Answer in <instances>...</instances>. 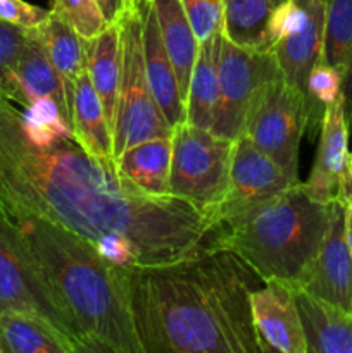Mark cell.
I'll use <instances>...</instances> for the list:
<instances>
[{
    "instance_id": "cell-30",
    "label": "cell",
    "mask_w": 352,
    "mask_h": 353,
    "mask_svg": "<svg viewBox=\"0 0 352 353\" xmlns=\"http://www.w3.org/2000/svg\"><path fill=\"white\" fill-rule=\"evenodd\" d=\"M48 16H50V10L41 9L24 0H0V19L24 28V30H35Z\"/></svg>"
},
{
    "instance_id": "cell-34",
    "label": "cell",
    "mask_w": 352,
    "mask_h": 353,
    "mask_svg": "<svg viewBox=\"0 0 352 353\" xmlns=\"http://www.w3.org/2000/svg\"><path fill=\"white\" fill-rule=\"evenodd\" d=\"M137 2H138V3H147L148 0H137Z\"/></svg>"
},
{
    "instance_id": "cell-17",
    "label": "cell",
    "mask_w": 352,
    "mask_h": 353,
    "mask_svg": "<svg viewBox=\"0 0 352 353\" xmlns=\"http://www.w3.org/2000/svg\"><path fill=\"white\" fill-rule=\"evenodd\" d=\"M69 123L75 140L86 154L114 161L113 130L107 123L102 102L86 74V69L79 74L72 88L69 100Z\"/></svg>"
},
{
    "instance_id": "cell-9",
    "label": "cell",
    "mask_w": 352,
    "mask_h": 353,
    "mask_svg": "<svg viewBox=\"0 0 352 353\" xmlns=\"http://www.w3.org/2000/svg\"><path fill=\"white\" fill-rule=\"evenodd\" d=\"M299 181L240 134L233 140L226 195L217 205V217L228 226Z\"/></svg>"
},
{
    "instance_id": "cell-12",
    "label": "cell",
    "mask_w": 352,
    "mask_h": 353,
    "mask_svg": "<svg viewBox=\"0 0 352 353\" xmlns=\"http://www.w3.org/2000/svg\"><path fill=\"white\" fill-rule=\"evenodd\" d=\"M349 126L344 95L324 109L320 124V143L313 169L304 188L313 199L331 203L338 200L342 178L349 159Z\"/></svg>"
},
{
    "instance_id": "cell-15",
    "label": "cell",
    "mask_w": 352,
    "mask_h": 353,
    "mask_svg": "<svg viewBox=\"0 0 352 353\" xmlns=\"http://www.w3.org/2000/svg\"><path fill=\"white\" fill-rule=\"evenodd\" d=\"M307 353H352V312L295 288Z\"/></svg>"
},
{
    "instance_id": "cell-26",
    "label": "cell",
    "mask_w": 352,
    "mask_h": 353,
    "mask_svg": "<svg viewBox=\"0 0 352 353\" xmlns=\"http://www.w3.org/2000/svg\"><path fill=\"white\" fill-rule=\"evenodd\" d=\"M342 95V74L337 68L321 59L309 72L306 86L307 130L320 128L324 109Z\"/></svg>"
},
{
    "instance_id": "cell-3",
    "label": "cell",
    "mask_w": 352,
    "mask_h": 353,
    "mask_svg": "<svg viewBox=\"0 0 352 353\" xmlns=\"http://www.w3.org/2000/svg\"><path fill=\"white\" fill-rule=\"evenodd\" d=\"M9 223L81 352L141 353L124 268L100 257L90 240L50 221L23 217Z\"/></svg>"
},
{
    "instance_id": "cell-31",
    "label": "cell",
    "mask_w": 352,
    "mask_h": 353,
    "mask_svg": "<svg viewBox=\"0 0 352 353\" xmlns=\"http://www.w3.org/2000/svg\"><path fill=\"white\" fill-rule=\"evenodd\" d=\"M95 2L99 3L100 10H102L106 23L116 24L121 19V16H123L130 0H95Z\"/></svg>"
},
{
    "instance_id": "cell-21",
    "label": "cell",
    "mask_w": 352,
    "mask_h": 353,
    "mask_svg": "<svg viewBox=\"0 0 352 353\" xmlns=\"http://www.w3.org/2000/svg\"><path fill=\"white\" fill-rule=\"evenodd\" d=\"M161 28L162 43L175 68L183 99L186 100L190 78L195 65L199 40L186 17L182 0H150Z\"/></svg>"
},
{
    "instance_id": "cell-18",
    "label": "cell",
    "mask_w": 352,
    "mask_h": 353,
    "mask_svg": "<svg viewBox=\"0 0 352 353\" xmlns=\"http://www.w3.org/2000/svg\"><path fill=\"white\" fill-rule=\"evenodd\" d=\"M221 34L199 43L195 65L185 100L186 123L213 130L219 105V50Z\"/></svg>"
},
{
    "instance_id": "cell-5",
    "label": "cell",
    "mask_w": 352,
    "mask_h": 353,
    "mask_svg": "<svg viewBox=\"0 0 352 353\" xmlns=\"http://www.w3.org/2000/svg\"><path fill=\"white\" fill-rule=\"evenodd\" d=\"M145 3L130 0L119 19L121 78L113 126L114 159L133 145L152 138L171 137L173 126L159 109L145 71L144 28Z\"/></svg>"
},
{
    "instance_id": "cell-11",
    "label": "cell",
    "mask_w": 352,
    "mask_h": 353,
    "mask_svg": "<svg viewBox=\"0 0 352 353\" xmlns=\"http://www.w3.org/2000/svg\"><path fill=\"white\" fill-rule=\"evenodd\" d=\"M295 288L352 312V255L344 234V205L338 200L323 245Z\"/></svg>"
},
{
    "instance_id": "cell-28",
    "label": "cell",
    "mask_w": 352,
    "mask_h": 353,
    "mask_svg": "<svg viewBox=\"0 0 352 353\" xmlns=\"http://www.w3.org/2000/svg\"><path fill=\"white\" fill-rule=\"evenodd\" d=\"M50 10L64 19L83 40H92L107 26L95 0H52Z\"/></svg>"
},
{
    "instance_id": "cell-32",
    "label": "cell",
    "mask_w": 352,
    "mask_h": 353,
    "mask_svg": "<svg viewBox=\"0 0 352 353\" xmlns=\"http://www.w3.org/2000/svg\"><path fill=\"white\" fill-rule=\"evenodd\" d=\"M338 202L345 207H352V154H349L344 178L338 190Z\"/></svg>"
},
{
    "instance_id": "cell-20",
    "label": "cell",
    "mask_w": 352,
    "mask_h": 353,
    "mask_svg": "<svg viewBox=\"0 0 352 353\" xmlns=\"http://www.w3.org/2000/svg\"><path fill=\"white\" fill-rule=\"evenodd\" d=\"M86 74L102 102L107 123L113 130L121 78L119 21L107 24L95 38L86 40Z\"/></svg>"
},
{
    "instance_id": "cell-29",
    "label": "cell",
    "mask_w": 352,
    "mask_h": 353,
    "mask_svg": "<svg viewBox=\"0 0 352 353\" xmlns=\"http://www.w3.org/2000/svg\"><path fill=\"white\" fill-rule=\"evenodd\" d=\"M182 3L199 43L223 31V0H182Z\"/></svg>"
},
{
    "instance_id": "cell-4",
    "label": "cell",
    "mask_w": 352,
    "mask_h": 353,
    "mask_svg": "<svg viewBox=\"0 0 352 353\" xmlns=\"http://www.w3.org/2000/svg\"><path fill=\"white\" fill-rule=\"evenodd\" d=\"M333 203L313 199L299 181L228 224L224 247L262 283L295 288L323 245Z\"/></svg>"
},
{
    "instance_id": "cell-7",
    "label": "cell",
    "mask_w": 352,
    "mask_h": 353,
    "mask_svg": "<svg viewBox=\"0 0 352 353\" xmlns=\"http://www.w3.org/2000/svg\"><path fill=\"white\" fill-rule=\"evenodd\" d=\"M306 131V95L278 72L259 92L242 134L299 179L300 140Z\"/></svg>"
},
{
    "instance_id": "cell-1",
    "label": "cell",
    "mask_w": 352,
    "mask_h": 353,
    "mask_svg": "<svg viewBox=\"0 0 352 353\" xmlns=\"http://www.w3.org/2000/svg\"><path fill=\"white\" fill-rule=\"evenodd\" d=\"M0 217H40L95 243L121 234L145 268L224 247L226 226L179 196H152L117 172L116 162L86 154L72 137L28 140L21 110L0 97Z\"/></svg>"
},
{
    "instance_id": "cell-13",
    "label": "cell",
    "mask_w": 352,
    "mask_h": 353,
    "mask_svg": "<svg viewBox=\"0 0 352 353\" xmlns=\"http://www.w3.org/2000/svg\"><path fill=\"white\" fill-rule=\"evenodd\" d=\"M306 19L299 30L271 47L283 78L306 95L309 72L323 59L326 0H304Z\"/></svg>"
},
{
    "instance_id": "cell-2",
    "label": "cell",
    "mask_w": 352,
    "mask_h": 353,
    "mask_svg": "<svg viewBox=\"0 0 352 353\" xmlns=\"http://www.w3.org/2000/svg\"><path fill=\"white\" fill-rule=\"evenodd\" d=\"M124 276L141 353H266L251 314L261 279L226 247Z\"/></svg>"
},
{
    "instance_id": "cell-24",
    "label": "cell",
    "mask_w": 352,
    "mask_h": 353,
    "mask_svg": "<svg viewBox=\"0 0 352 353\" xmlns=\"http://www.w3.org/2000/svg\"><path fill=\"white\" fill-rule=\"evenodd\" d=\"M282 0H223V37L254 52H269V17Z\"/></svg>"
},
{
    "instance_id": "cell-10",
    "label": "cell",
    "mask_w": 352,
    "mask_h": 353,
    "mask_svg": "<svg viewBox=\"0 0 352 353\" xmlns=\"http://www.w3.org/2000/svg\"><path fill=\"white\" fill-rule=\"evenodd\" d=\"M251 314L254 331L266 353H307L292 285L266 281L264 286L252 290Z\"/></svg>"
},
{
    "instance_id": "cell-23",
    "label": "cell",
    "mask_w": 352,
    "mask_h": 353,
    "mask_svg": "<svg viewBox=\"0 0 352 353\" xmlns=\"http://www.w3.org/2000/svg\"><path fill=\"white\" fill-rule=\"evenodd\" d=\"M16 79L21 90V97H23L21 105L26 107L28 103L40 99V97H52L62 107L66 117L69 119L68 99H66L62 79L52 65L50 59H48L41 41L38 40L35 30H30L26 45H24L19 61H17Z\"/></svg>"
},
{
    "instance_id": "cell-33",
    "label": "cell",
    "mask_w": 352,
    "mask_h": 353,
    "mask_svg": "<svg viewBox=\"0 0 352 353\" xmlns=\"http://www.w3.org/2000/svg\"><path fill=\"white\" fill-rule=\"evenodd\" d=\"M344 234H345V241H347V247L352 255V207H345V205H344Z\"/></svg>"
},
{
    "instance_id": "cell-22",
    "label": "cell",
    "mask_w": 352,
    "mask_h": 353,
    "mask_svg": "<svg viewBox=\"0 0 352 353\" xmlns=\"http://www.w3.org/2000/svg\"><path fill=\"white\" fill-rule=\"evenodd\" d=\"M35 33L43 45L52 65L61 76L69 107L72 88L79 74L86 69V40H83L64 19L52 10L50 16L40 26L35 28Z\"/></svg>"
},
{
    "instance_id": "cell-27",
    "label": "cell",
    "mask_w": 352,
    "mask_h": 353,
    "mask_svg": "<svg viewBox=\"0 0 352 353\" xmlns=\"http://www.w3.org/2000/svg\"><path fill=\"white\" fill-rule=\"evenodd\" d=\"M30 30L0 19V97L10 102L23 103L16 79V65L26 45Z\"/></svg>"
},
{
    "instance_id": "cell-6",
    "label": "cell",
    "mask_w": 352,
    "mask_h": 353,
    "mask_svg": "<svg viewBox=\"0 0 352 353\" xmlns=\"http://www.w3.org/2000/svg\"><path fill=\"white\" fill-rule=\"evenodd\" d=\"M233 140L185 121L173 128L169 192L217 217L226 195ZM219 219V217H217Z\"/></svg>"
},
{
    "instance_id": "cell-14",
    "label": "cell",
    "mask_w": 352,
    "mask_h": 353,
    "mask_svg": "<svg viewBox=\"0 0 352 353\" xmlns=\"http://www.w3.org/2000/svg\"><path fill=\"white\" fill-rule=\"evenodd\" d=\"M141 16H144L141 41H144V59L148 85L166 121L175 128L176 124L185 123L186 119L185 99H183L171 59L162 43L161 28H159L150 0L144 6Z\"/></svg>"
},
{
    "instance_id": "cell-25",
    "label": "cell",
    "mask_w": 352,
    "mask_h": 353,
    "mask_svg": "<svg viewBox=\"0 0 352 353\" xmlns=\"http://www.w3.org/2000/svg\"><path fill=\"white\" fill-rule=\"evenodd\" d=\"M323 59L342 74L345 116L352 121V0H326Z\"/></svg>"
},
{
    "instance_id": "cell-19",
    "label": "cell",
    "mask_w": 352,
    "mask_h": 353,
    "mask_svg": "<svg viewBox=\"0 0 352 353\" xmlns=\"http://www.w3.org/2000/svg\"><path fill=\"white\" fill-rule=\"evenodd\" d=\"M116 169L126 181L152 196H169L171 137L152 138L121 152Z\"/></svg>"
},
{
    "instance_id": "cell-8",
    "label": "cell",
    "mask_w": 352,
    "mask_h": 353,
    "mask_svg": "<svg viewBox=\"0 0 352 353\" xmlns=\"http://www.w3.org/2000/svg\"><path fill=\"white\" fill-rule=\"evenodd\" d=\"M280 71L273 52H254L231 43L221 34L219 105L213 131L224 138L240 137L262 86Z\"/></svg>"
},
{
    "instance_id": "cell-16",
    "label": "cell",
    "mask_w": 352,
    "mask_h": 353,
    "mask_svg": "<svg viewBox=\"0 0 352 353\" xmlns=\"http://www.w3.org/2000/svg\"><path fill=\"white\" fill-rule=\"evenodd\" d=\"M78 343L57 326L24 310L0 312V353H79Z\"/></svg>"
}]
</instances>
